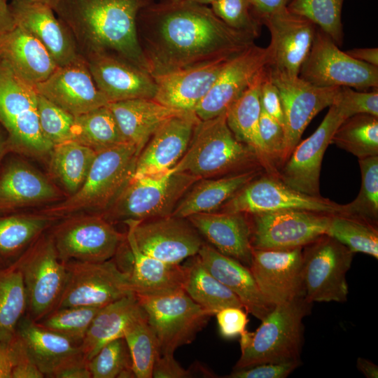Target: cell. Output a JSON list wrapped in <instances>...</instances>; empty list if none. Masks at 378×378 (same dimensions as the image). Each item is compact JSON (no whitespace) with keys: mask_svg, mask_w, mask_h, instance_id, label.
<instances>
[{"mask_svg":"<svg viewBox=\"0 0 378 378\" xmlns=\"http://www.w3.org/2000/svg\"><path fill=\"white\" fill-rule=\"evenodd\" d=\"M219 331L222 337L232 339L243 333L248 322L247 314L242 308L228 307L216 314Z\"/></svg>","mask_w":378,"mask_h":378,"instance_id":"11a10c76","label":"cell"},{"mask_svg":"<svg viewBox=\"0 0 378 378\" xmlns=\"http://www.w3.org/2000/svg\"><path fill=\"white\" fill-rule=\"evenodd\" d=\"M269 71L271 79L279 90L284 115V164L299 144L311 120L333 104L340 87H318L299 76L288 75L270 67Z\"/></svg>","mask_w":378,"mask_h":378,"instance_id":"2e32d148","label":"cell"},{"mask_svg":"<svg viewBox=\"0 0 378 378\" xmlns=\"http://www.w3.org/2000/svg\"><path fill=\"white\" fill-rule=\"evenodd\" d=\"M7 344L12 362V378L45 377L15 335Z\"/></svg>","mask_w":378,"mask_h":378,"instance_id":"db71d44e","label":"cell"},{"mask_svg":"<svg viewBox=\"0 0 378 378\" xmlns=\"http://www.w3.org/2000/svg\"><path fill=\"white\" fill-rule=\"evenodd\" d=\"M10 153L7 134L4 129L0 125V167L5 155Z\"/></svg>","mask_w":378,"mask_h":378,"instance_id":"e7e4bbea","label":"cell"},{"mask_svg":"<svg viewBox=\"0 0 378 378\" xmlns=\"http://www.w3.org/2000/svg\"><path fill=\"white\" fill-rule=\"evenodd\" d=\"M66 195L24 160L13 158L0 169V215L57 202Z\"/></svg>","mask_w":378,"mask_h":378,"instance_id":"7402d4cb","label":"cell"},{"mask_svg":"<svg viewBox=\"0 0 378 378\" xmlns=\"http://www.w3.org/2000/svg\"><path fill=\"white\" fill-rule=\"evenodd\" d=\"M71 140L97 153L127 142L107 105L74 116Z\"/></svg>","mask_w":378,"mask_h":378,"instance_id":"ab89813d","label":"cell"},{"mask_svg":"<svg viewBox=\"0 0 378 378\" xmlns=\"http://www.w3.org/2000/svg\"><path fill=\"white\" fill-rule=\"evenodd\" d=\"M232 57L153 76L157 86L153 99L174 109L194 112Z\"/></svg>","mask_w":378,"mask_h":378,"instance_id":"4316f807","label":"cell"},{"mask_svg":"<svg viewBox=\"0 0 378 378\" xmlns=\"http://www.w3.org/2000/svg\"><path fill=\"white\" fill-rule=\"evenodd\" d=\"M335 102L346 118L356 114H370L378 117V92L356 91L349 87H340Z\"/></svg>","mask_w":378,"mask_h":378,"instance_id":"816d5d0a","label":"cell"},{"mask_svg":"<svg viewBox=\"0 0 378 378\" xmlns=\"http://www.w3.org/2000/svg\"><path fill=\"white\" fill-rule=\"evenodd\" d=\"M27 297V315L38 322L56 307L63 292L66 270L48 230L41 234L15 262Z\"/></svg>","mask_w":378,"mask_h":378,"instance_id":"8fae6325","label":"cell"},{"mask_svg":"<svg viewBox=\"0 0 378 378\" xmlns=\"http://www.w3.org/2000/svg\"><path fill=\"white\" fill-rule=\"evenodd\" d=\"M16 27L7 0H0V36Z\"/></svg>","mask_w":378,"mask_h":378,"instance_id":"94428289","label":"cell"},{"mask_svg":"<svg viewBox=\"0 0 378 378\" xmlns=\"http://www.w3.org/2000/svg\"><path fill=\"white\" fill-rule=\"evenodd\" d=\"M269 29L271 42L270 68L292 76H299L300 68L311 50L316 25L291 13L284 6L262 20Z\"/></svg>","mask_w":378,"mask_h":378,"instance_id":"44dd1931","label":"cell"},{"mask_svg":"<svg viewBox=\"0 0 378 378\" xmlns=\"http://www.w3.org/2000/svg\"><path fill=\"white\" fill-rule=\"evenodd\" d=\"M29 1H36L43 2V3L49 4L53 8L56 5L58 0H29Z\"/></svg>","mask_w":378,"mask_h":378,"instance_id":"003e7915","label":"cell"},{"mask_svg":"<svg viewBox=\"0 0 378 378\" xmlns=\"http://www.w3.org/2000/svg\"><path fill=\"white\" fill-rule=\"evenodd\" d=\"M302 248H253L249 269L266 301L275 306L303 296Z\"/></svg>","mask_w":378,"mask_h":378,"instance_id":"ffe728a7","label":"cell"},{"mask_svg":"<svg viewBox=\"0 0 378 378\" xmlns=\"http://www.w3.org/2000/svg\"><path fill=\"white\" fill-rule=\"evenodd\" d=\"M37 96L34 85L0 64V125L6 132L9 151L46 159L53 146L39 125Z\"/></svg>","mask_w":378,"mask_h":378,"instance_id":"52a82bcc","label":"cell"},{"mask_svg":"<svg viewBox=\"0 0 378 378\" xmlns=\"http://www.w3.org/2000/svg\"><path fill=\"white\" fill-rule=\"evenodd\" d=\"M344 0H290L286 7L318 26L337 46L343 43L342 10Z\"/></svg>","mask_w":378,"mask_h":378,"instance_id":"f6af8a7d","label":"cell"},{"mask_svg":"<svg viewBox=\"0 0 378 378\" xmlns=\"http://www.w3.org/2000/svg\"><path fill=\"white\" fill-rule=\"evenodd\" d=\"M198 180L171 169L131 177L110 207L100 214L113 224L171 216L181 197Z\"/></svg>","mask_w":378,"mask_h":378,"instance_id":"8992f818","label":"cell"},{"mask_svg":"<svg viewBox=\"0 0 378 378\" xmlns=\"http://www.w3.org/2000/svg\"><path fill=\"white\" fill-rule=\"evenodd\" d=\"M346 52L355 59L378 67L377 48H356Z\"/></svg>","mask_w":378,"mask_h":378,"instance_id":"91938a15","label":"cell"},{"mask_svg":"<svg viewBox=\"0 0 378 378\" xmlns=\"http://www.w3.org/2000/svg\"><path fill=\"white\" fill-rule=\"evenodd\" d=\"M154 0H58L53 8L85 31L95 51H111L147 71L137 18Z\"/></svg>","mask_w":378,"mask_h":378,"instance_id":"7a4b0ae2","label":"cell"},{"mask_svg":"<svg viewBox=\"0 0 378 378\" xmlns=\"http://www.w3.org/2000/svg\"><path fill=\"white\" fill-rule=\"evenodd\" d=\"M107 106L125 141L135 146L139 155L162 123L190 112L174 109L148 98L113 102Z\"/></svg>","mask_w":378,"mask_h":378,"instance_id":"1f68e13d","label":"cell"},{"mask_svg":"<svg viewBox=\"0 0 378 378\" xmlns=\"http://www.w3.org/2000/svg\"><path fill=\"white\" fill-rule=\"evenodd\" d=\"M123 337L135 377L152 378L154 363L160 354L155 335L144 311L128 324Z\"/></svg>","mask_w":378,"mask_h":378,"instance_id":"7bdbcfd3","label":"cell"},{"mask_svg":"<svg viewBox=\"0 0 378 378\" xmlns=\"http://www.w3.org/2000/svg\"><path fill=\"white\" fill-rule=\"evenodd\" d=\"M347 118L335 102L315 132L295 147L277 177L290 188L304 194L319 197L321 162L332 137L339 125Z\"/></svg>","mask_w":378,"mask_h":378,"instance_id":"ac0fdd59","label":"cell"},{"mask_svg":"<svg viewBox=\"0 0 378 378\" xmlns=\"http://www.w3.org/2000/svg\"><path fill=\"white\" fill-rule=\"evenodd\" d=\"M48 232L63 263L69 260H110L126 241L125 234L97 213L79 214L59 219Z\"/></svg>","mask_w":378,"mask_h":378,"instance_id":"ba28073f","label":"cell"},{"mask_svg":"<svg viewBox=\"0 0 378 378\" xmlns=\"http://www.w3.org/2000/svg\"><path fill=\"white\" fill-rule=\"evenodd\" d=\"M330 144L358 160L378 155V117L356 114L346 118L337 128Z\"/></svg>","mask_w":378,"mask_h":378,"instance_id":"b9f144b4","label":"cell"},{"mask_svg":"<svg viewBox=\"0 0 378 378\" xmlns=\"http://www.w3.org/2000/svg\"><path fill=\"white\" fill-rule=\"evenodd\" d=\"M200 120L195 112L172 117L154 132L139 153L132 177L167 172L182 158Z\"/></svg>","mask_w":378,"mask_h":378,"instance_id":"d4e9b609","label":"cell"},{"mask_svg":"<svg viewBox=\"0 0 378 378\" xmlns=\"http://www.w3.org/2000/svg\"><path fill=\"white\" fill-rule=\"evenodd\" d=\"M186 218L219 253L250 267L253 247L247 214L214 211L196 214Z\"/></svg>","mask_w":378,"mask_h":378,"instance_id":"f1b7e54d","label":"cell"},{"mask_svg":"<svg viewBox=\"0 0 378 378\" xmlns=\"http://www.w3.org/2000/svg\"><path fill=\"white\" fill-rule=\"evenodd\" d=\"M64 265L66 282L55 309L76 306L102 307L135 294L130 270L120 269L111 259L104 262L69 260Z\"/></svg>","mask_w":378,"mask_h":378,"instance_id":"7c38bea8","label":"cell"},{"mask_svg":"<svg viewBox=\"0 0 378 378\" xmlns=\"http://www.w3.org/2000/svg\"><path fill=\"white\" fill-rule=\"evenodd\" d=\"M299 76L321 88L349 87L365 91L378 87V67L350 57L323 31L316 30Z\"/></svg>","mask_w":378,"mask_h":378,"instance_id":"4fadbf2b","label":"cell"},{"mask_svg":"<svg viewBox=\"0 0 378 378\" xmlns=\"http://www.w3.org/2000/svg\"><path fill=\"white\" fill-rule=\"evenodd\" d=\"M290 0H251L253 11L262 22V19L277 9L286 6Z\"/></svg>","mask_w":378,"mask_h":378,"instance_id":"680465c9","label":"cell"},{"mask_svg":"<svg viewBox=\"0 0 378 378\" xmlns=\"http://www.w3.org/2000/svg\"><path fill=\"white\" fill-rule=\"evenodd\" d=\"M331 215L298 209L247 214L252 247L265 250L303 248L326 234Z\"/></svg>","mask_w":378,"mask_h":378,"instance_id":"9a60e30c","label":"cell"},{"mask_svg":"<svg viewBox=\"0 0 378 378\" xmlns=\"http://www.w3.org/2000/svg\"><path fill=\"white\" fill-rule=\"evenodd\" d=\"M190 370L184 369L174 358V354L160 355L153 368L154 378H187L192 377Z\"/></svg>","mask_w":378,"mask_h":378,"instance_id":"6f0895ef","label":"cell"},{"mask_svg":"<svg viewBox=\"0 0 378 378\" xmlns=\"http://www.w3.org/2000/svg\"><path fill=\"white\" fill-rule=\"evenodd\" d=\"M300 360L283 363H270L233 370L228 378H286L299 365Z\"/></svg>","mask_w":378,"mask_h":378,"instance_id":"f5cc1de1","label":"cell"},{"mask_svg":"<svg viewBox=\"0 0 378 378\" xmlns=\"http://www.w3.org/2000/svg\"><path fill=\"white\" fill-rule=\"evenodd\" d=\"M214 14L229 27L258 38L262 22L253 11L251 0H216L211 5Z\"/></svg>","mask_w":378,"mask_h":378,"instance_id":"f907efd6","label":"cell"},{"mask_svg":"<svg viewBox=\"0 0 378 378\" xmlns=\"http://www.w3.org/2000/svg\"><path fill=\"white\" fill-rule=\"evenodd\" d=\"M260 102L262 109L284 127L281 99L277 87L271 79L269 67L260 86Z\"/></svg>","mask_w":378,"mask_h":378,"instance_id":"9f6ffc18","label":"cell"},{"mask_svg":"<svg viewBox=\"0 0 378 378\" xmlns=\"http://www.w3.org/2000/svg\"><path fill=\"white\" fill-rule=\"evenodd\" d=\"M137 33L153 77L232 57L255 39L229 27L208 6L173 0L143 8Z\"/></svg>","mask_w":378,"mask_h":378,"instance_id":"6da1fadb","label":"cell"},{"mask_svg":"<svg viewBox=\"0 0 378 378\" xmlns=\"http://www.w3.org/2000/svg\"><path fill=\"white\" fill-rule=\"evenodd\" d=\"M37 107L41 132L52 146L71 140L74 115L38 93Z\"/></svg>","mask_w":378,"mask_h":378,"instance_id":"681fc988","label":"cell"},{"mask_svg":"<svg viewBox=\"0 0 378 378\" xmlns=\"http://www.w3.org/2000/svg\"><path fill=\"white\" fill-rule=\"evenodd\" d=\"M142 311L135 294L100 307L80 345L85 358L90 360L104 344L123 337L128 324Z\"/></svg>","mask_w":378,"mask_h":378,"instance_id":"e575fe53","label":"cell"},{"mask_svg":"<svg viewBox=\"0 0 378 378\" xmlns=\"http://www.w3.org/2000/svg\"><path fill=\"white\" fill-rule=\"evenodd\" d=\"M262 172L251 170L218 178L197 181L184 194L172 215L186 218L201 213L217 211L239 190Z\"/></svg>","mask_w":378,"mask_h":378,"instance_id":"836d02e7","label":"cell"},{"mask_svg":"<svg viewBox=\"0 0 378 378\" xmlns=\"http://www.w3.org/2000/svg\"><path fill=\"white\" fill-rule=\"evenodd\" d=\"M15 335L45 377L57 378L67 366L85 358L79 345L43 327L26 314L18 323Z\"/></svg>","mask_w":378,"mask_h":378,"instance_id":"83f0119b","label":"cell"},{"mask_svg":"<svg viewBox=\"0 0 378 378\" xmlns=\"http://www.w3.org/2000/svg\"><path fill=\"white\" fill-rule=\"evenodd\" d=\"M171 170L199 179L251 170L265 172L255 151L234 136L225 113L196 125L188 149Z\"/></svg>","mask_w":378,"mask_h":378,"instance_id":"3957f363","label":"cell"},{"mask_svg":"<svg viewBox=\"0 0 378 378\" xmlns=\"http://www.w3.org/2000/svg\"><path fill=\"white\" fill-rule=\"evenodd\" d=\"M176 1L188 2L191 4H195L203 6L211 5L216 0H173Z\"/></svg>","mask_w":378,"mask_h":378,"instance_id":"03108f58","label":"cell"},{"mask_svg":"<svg viewBox=\"0 0 378 378\" xmlns=\"http://www.w3.org/2000/svg\"><path fill=\"white\" fill-rule=\"evenodd\" d=\"M197 255L209 272L237 295L247 312L262 320L274 308L260 293L249 267L209 244H202Z\"/></svg>","mask_w":378,"mask_h":378,"instance_id":"4dcf8cb0","label":"cell"},{"mask_svg":"<svg viewBox=\"0 0 378 378\" xmlns=\"http://www.w3.org/2000/svg\"><path fill=\"white\" fill-rule=\"evenodd\" d=\"M136 296L155 335L160 355L174 354L178 348L192 342L211 316L184 290Z\"/></svg>","mask_w":378,"mask_h":378,"instance_id":"9c48e42d","label":"cell"},{"mask_svg":"<svg viewBox=\"0 0 378 378\" xmlns=\"http://www.w3.org/2000/svg\"><path fill=\"white\" fill-rule=\"evenodd\" d=\"M186 265L184 291L211 316L228 307L244 308L239 299L220 283L201 262L197 254Z\"/></svg>","mask_w":378,"mask_h":378,"instance_id":"74e56055","label":"cell"},{"mask_svg":"<svg viewBox=\"0 0 378 378\" xmlns=\"http://www.w3.org/2000/svg\"><path fill=\"white\" fill-rule=\"evenodd\" d=\"M361 186L357 197L342 204V215L354 217L377 227L378 155L359 159Z\"/></svg>","mask_w":378,"mask_h":378,"instance_id":"bcb514c9","label":"cell"},{"mask_svg":"<svg viewBox=\"0 0 378 378\" xmlns=\"http://www.w3.org/2000/svg\"><path fill=\"white\" fill-rule=\"evenodd\" d=\"M311 303L304 296L275 305L255 332L240 335L241 356L234 370L270 363L300 360L303 344V318Z\"/></svg>","mask_w":378,"mask_h":378,"instance_id":"5b68a950","label":"cell"},{"mask_svg":"<svg viewBox=\"0 0 378 378\" xmlns=\"http://www.w3.org/2000/svg\"><path fill=\"white\" fill-rule=\"evenodd\" d=\"M88 66L97 87L109 103L153 99L155 94L156 83L150 73L118 55L95 51Z\"/></svg>","mask_w":378,"mask_h":378,"instance_id":"cb8c5ba5","label":"cell"},{"mask_svg":"<svg viewBox=\"0 0 378 378\" xmlns=\"http://www.w3.org/2000/svg\"><path fill=\"white\" fill-rule=\"evenodd\" d=\"M268 67L258 76L225 112L227 124L234 136L255 151L263 168L259 133V120L262 110L260 86Z\"/></svg>","mask_w":378,"mask_h":378,"instance_id":"8d00e7d4","label":"cell"},{"mask_svg":"<svg viewBox=\"0 0 378 378\" xmlns=\"http://www.w3.org/2000/svg\"><path fill=\"white\" fill-rule=\"evenodd\" d=\"M358 370L367 378L378 377V367L372 361L361 357L356 360Z\"/></svg>","mask_w":378,"mask_h":378,"instance_id":"be15d7a7","label":"cell"},{"mask_svg":"<svg viewBox=\"0 0 378 378\" xmlns=\"http://www.w3.org/2000/svg\"><path fill=\"white\" fill-rule=\"evenodd\" d=\"M57 220L35 211L0 215V265H13Z\"/></svg>","mask_w":378,"mask_h":378,"instance_id":"d590c367","label":"cell"},{"mask_svg":"<svg viewBox=\"0 0 378 378\" xmlns=\"http://www.w3.org/2000/svg\"><path fill=\"white\" fill-rule=\"evenodd\" d=\"M126 225V241L132 260L130 276L134 293L158 295L183 290L186 265L167 263L143 253L136 245L132 228Z\"/></svg>","mask_w":378,"mask_h":378,"instance_id":"d6a6232c","label":"cell"},{"mask_svg":"<svg viewBox=\"0 0 378 378\" xmlns=\"http://www.w3.org/2000/svg\"><path fill=\"white\" fill-rule=\"evenodd\" d=\"M0 378H12V362L7 344L0 342Z\"/></svg>","mask_w":378,"mask_h":378,"instance_id":"6125c7cd","label":"cell"},{"mask_svg":"<svg viewBox=\"0 0 378 378\" xmlns=\"http://www.w3.org/2000/svg\"><path fill=\"white\" fill-rule=\"evenodd\" d=\"M326 234L346 246L351 252L378 258L377 227L360 219L332 214Z\"/></svg>","mask_w":378,"mask_h":378,"instance_id":"ee69618b","label":"cell"},{"mask_svg":"<svg viewBox=\"0 0 378 378\" xmlns=\"http://www.w3.org/2000/svg\"><path fill=\"white\" fill-rule=\"evenodd\" d=\"M99 308L85 306L57 308L37 323L80 346Z\"/></svg>","mask_w":378,"mask_h":378,"instance_id":"7dc6e473","label":"cell"},{"mask_svg":"<svg viewBox=\"0 0 378 378\" xmlns=\"http://www.w3.org/2000/svg\"><path fill=\"white\" fill-rule=\"evenodd\" d=\"M92 378L135 377L124 337L110 341L88 360Z\"/></svg>","mask_w":378,"mask_h":378,"instance_id":"c3c4849f","label":"cell"},{"mask_svg":"<svg viewBox=\"0 0 378 378\" xmlns=\"http://www.w3.org/2000/svg\"><path fill=\"white\" fill-rule=\"evenodd\" d=\"M270 65V50L252 44L230 58L206 95L194 110L200 120L225 113L253 81Z\"/></svg>","mask_w":378,"mask_h":378,"instance_id":"d6986e66","label":"cell"},{"mask_svg":"<svg viewBox=\"0 0 378 378\" xmlns=\"http://www.w3.org/2000/svg\"><path fill=\"white\" fill-rule=\"evenodd\" d=\"M9 7L16 26L34 36L58 66L78 58L75 44L49 4L29 0H12Z\"/></svg>","mask_w":378,"mask_h":378,"instance_id":"484cf974","label":"cell"},{"mask_svg":"<svg viewBox=\"0 0 378 378\" xmlns=\"http://www.w3.org/2000/svg\"><path fill=\"white\" fill-rule=\"evenodd\" d=\"M288 209L342 214V204L299 192L277 176L262 172L239 190L217 211L251 214Z\"/></svg>","mask_w":378,"mask_h":378,"instance_id":"5bb4252c","label":"cell"},{"mask_svg":"<svg viewBox=\"0 0 378 378\" xmlns=\"http://www.w3.org/2000/svg\"><path fill=\"white\" fill-rule=\"evenodd\" d=\"M34 88L38 94L74 116L109 103L97 87L88 66L79 57L58 66Z\"/></svg>","mask_w":378,"mask_h":378,"instance_id":"603a6c76","label":"cell"},{"mask_svg":"<svg viewBox=\"0 0 378 378\" xmlns=\"http://www.w3.org/2000/svg\"><path fill=\"white\" fill-rule=\"evenodd\" d=\"M139 248L171 264L196 255L204 242L187 218L169 216L145 220H127Z\"/></svg>","mask_w":378,"mask_h":378,"instance_id":"e0dca14e","label":"cell"},{"mask_svg":"<svg viewBox=\"0 0 378 378\" xmlns=\"http://www.w3.org/2000/svg\"><path fill=\"white\" fill-rule=\"evenodd\" d=\"M138 156L135 146L127 142L97 153L85 181L76 192L34 211L58 220L79 214L104 212L132 176Z\"/></svg>","mask_w":378,"mask_h":378,"instance_id":"277c9868","label":"cell"},{"mask_svg":"<svg viewBox=\"0 0 378 378\" xmlns=\"http://www.w3.org/2000/svg\"><path fill=\"white\" fill-rule=\"evenodd\" d=\"M96 155L93 150L74 140L53 146L48 158L50 172L68 196L80 188Z\"/></svg>","mask_w":378,"mask_h":378,"instance_id":"f35d334b","label":"cell"},{"mask_svg":"<svg viewBox=\"0 0 378 378\" xmlns=\"http://www.w3.org/2000/svg\"><path fill=\"white\" fill-rule=\"evenodd\" d=\"M0 64L34 86L58 67L46 48L18 26L0 36Z\"/></svg>","mask_w":378,"mask_h":378,"instance_id":"f546056e","label":"cell"},{"mask_svg":"<svg viewBox=\"0 0 378 378\" xmlns=\"http://www.w3.org/2000/svg\"><path fill=\"white\" fill-rule=\"evenodd\" d=\"M27 312V297L19 268L14 263L0 265V342L14 337L20 318Z\"/></svg>","mask_w":378,"mask_h":378,"instance_id":"60d3db41","label":"cell"},{"mask_svg":"<svg viewBox=\"0 0 378 378\" xmlns=\"http://www.w3.org/2000/svg\"><path fill=\"white\" fill-rule=\"evenodd\" d=\"M354 253L323 234L302 248V281L304 299L313 302H344L349 295L346 274Z\"/></svg>","mask_w":378,"mask_h":378,"instance_id":"30bf717a","label":"cell"}]
</instances>
